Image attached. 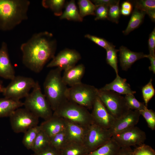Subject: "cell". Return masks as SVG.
I'll return each mask as SVG.
<instances>
[{
    "mask_svg": "<svg viewBox=\"0 0 155 155\" xmlns=\"http://www.w3.org/2000/svg\"><path fill=\"white\" fill-rule=\"evenodd\" d=\"M4 87L3 86L2 82L0 80V93H2Z\"/></svg>",
    "mask_w": 155,
    "mask_h": 155,
    "instance_id": "obj_47",
    "label": "cell"
},
{
    "mask_svg": "<svg viewBox=\"0 0 155 155\" xmlns=\"http://www.w3.org/2000/svg\"><path fill=\"white\" fill-rule=\"evenodd\" d=\"M112 137L121 148L139 146L144 144L146 138L145 132L136 126L117 133Z\"/></svg>",
    "mask_w": 155,
    "mask_h": 155,
    "instance_id": "obj_11",
    "label": "cell"
},
{
    "mask_svg": "<svg viewBox=\"0 0 155 155\" xmlns=\"http://www.w3.org/2000/svg\"><path fill=\"white\" fill-rule=\"evenodd\" d=\"M117 1L118 0H94L91 1L96 7L103 6L109 7L115 4Z\"/></svg>",
    "mask_w": 155,
    "mask_h": 155,
    "instance_id": "obj_42",
    "label": "cell"
},
{
    "mask_svg": "<svg viewBox=\"0 0 155 155\" xmlns=\"http://www.w3.org/2000/svg\"><path fill=\"white\" fill-rule=\"evenodd\" d=\"M65 131L68 142L84 144L87 128L65 120Z\"/></svg>",
    "mask_w": 155,
    "mask_h": 155,
    "instance_id": "obj_16",
    "label": "cell"
},
{
    "mask_svg": "<svg viewBox=\"0 0 155 155\" xmlns=\"http://www.w3.org/2000/svg\"><path fill=\"white\" fill-rule=\"evenodd\" d=\"M10 125L15 133H24L38 125L39 118L25 108H19L9 116Z\"/></svg>",
    "mask_w": 155,
    "mask_h": 155,
    "instance_id": "obj_9",
    "label": "cell"
},
{
    "mask_svg": "<svg viewBox=\"0 0 155 155\" xmlns=\"http://www.w3.org/2000/svg\"><path fill=\"white\" fill-rule=\"evenodd\" d=\"M132 151L131 147L121 148L117 155H131Z\"/></svg>",
    "mask_w": 155,
    "mask_h": 155,
    "instance_id": "obj_43",
    "label": "cell"
},
{
    "mask_svg": "<svg viewBox=\"0 0 155 155\" xmlns=\"http://www.w3.org/2000/svg\"><path fill=\"white\" fill-rule=\"evenodd\" d=\"M141 115L145 119L148 127L151 130L155 129V112L152 109H149L147 107L139 111Z\"/></svg>",
    "mask_w": 155,
    "mask_h": 155,
    "instance_id": "obj_35",
    "label": "cell"
},
{
    "mask_svg": "<svg viewBox=\"0 0 155 155\" xmlns=\"http://www.w3.org/2000/svg\"><path fill=\"white\" fill-rule=\"evenodd\" d=\"M146 13L135 8L126 29L123 32L125 35H127L132 31L138 28L144 18Z\"/></svg>",
    "mask_w": 155,
    "mask_h": 155,
    "instance_id": "obj_24",
    "label": "cell"
},
{
    "mask_svg": "<svg viewBox=\"0 0 155 155\" xmlns=\"http://www.w3.org/2000/svg\"><path fill=\"white\" fill-rule=\"evenodd\" d=\"M61 155H86L88 153L84 144L68 143L61 150Z\"/></svg>",
    "mask_w": 155,
    "mask_h": 155,
    "instance_id": "obj_25",
    "label": "cell"
},
{
    "mask_svg": "<svg viewBox=\"0 0 155 155\" xmlns=\"http://www.w3.org/2000/svg\"><path fill=\"white\" fill-rule=\"evenodd\" d=\"M61 20L81 22L83 18L81 17L74 0L70 1L66 4L64 12L60 17Z\"/></svg>",
    "mask_w": 155,
    "mask_h": 155,
    "instance_id": "obj_23",
    "label": "cell"
},
{
    "mask_svg": "<svg viewBox=\"0 0 155 155\" xmlns=\"http://www.w3.org/2000/svg\"><path fill=\"white\" fill-rule=\"evenodd\" d=\"M121 8L132 11L133 6L132 3L129 1H125L123 2L121 4Z\"/></svg>",
    "mask_w": 155,
    "mask_h": 155,
    "instance_id": "obj_45",
    "label": "cell"
},
{
    "mask_svg": "<svg viewBox=\"0 0 155 155\" xmlns=\"http://www.w3.org/2000/svg\"><path fill=\"white\" fill-rule=\"evenodd\" d=\"M84 37L93 41L99 46L104 48L106 50L113 45L103 38L90 34L85 35Z\"/></svg>",
    "mask_w": 155,
    "mask_h": 155,
    "instance_id": "obj_38",
    "label": "cell"
},
{
    "mask_svg": "<svg viewBox=\"0 0 155 155\" xmlns=\"http://www.w3.org/2000/svg\"><path fill=\"white\" fill-rule=\"evenodd\" d=\"M79 12L82 18L87 16H95V11L96 6L89 0H79L78 2Z\"/></svg>",
    "mask_w": 155,
    "mask_h": 155,
    "instance_id": "obj_29",
    "label": "cell"
},
{
    "mask_svg": "<svg viewBox=\"0 0 155 155\" xmlns=\"http://www.w3.org/2000/svg\"><path fill=\"white\" fill-rule=\"evenodd\" d=\"M62 71L57 67L51 70L43 83L44 94L53 111L67 100L68 88L62 80Z\"/></svg>",
    "mask_w": 155,
    "mask_h": 155,
    "instance_id": "obj_3",
    "label": "cell"
},
{
    "mask_svg": "<svg viewBox=\"0 0 155 155\" xmlns=\"http://www.w3.org/2000/svg\"><path fill=\"white\" fill-rule=\"evenodd\" d=\"M121 148L112 137L105 144L86 155H117Z\"/></svg>",
    "mask_w": 155,
    "mask_h": 155,
    "instance_id": "obj_22",
    "label": "cell"
},
{
    "mask_svg": "<svg viewBox=\"0 0 155 155\" xmlns=\"http://www.w3.org/2000/svg\"><path fill=\"white\" fill-rule=\"evenodd\" d=\"M25 98L23 102L25 108L39 118L46 120L53 116V111L38 82L31 92Z\"/></svg>",
    "mask_w": 155,
    "mask_h": 155,
    "instance_id": "obj_5",
    "label": "cell"
},
{
    "mask_svg": "<svg viewBox=\"0 0 155 155\" xmlns=\"http://www.w3.org/2000/svg\"><path fill=\"white\" fill-rule=\"evenodd\" d=\"M33 155H61V154L60 150L50 146L40 152L34 153Z\"/></svg>",
    "mask_w": 155,
    "mask_h": 155,
    "instance_id": "obj_41",
    "label": "cell"
},
{
    "mask_svg": "<svg viewBox=\"0 0 155 155\" xmlns=\"http://www.w3.org/2000/svg\"><path fill=\"white\" fill-rule=\"evenodd\" d=\"M65 2L64 0H43L42 4L44 7L51 9L55 15L60 17L63 13Z\"/></svg>",
    "mask_w": 155,
    "mask_h": 155,
    "instance_id": "obj_28",
    "label": "cell"
},
{
    "mask_svg": "<svg viewBox=\"0 0 155 155\" xmlns=\"http://www.w3.org/2000/svg\"><path fill=\"white\" fill-rule=\"evenodd\" d=\"M50 146V138L41 130L36 137L32 150L34 153H37Z\"/></svg>",
    "mask_w": 155,
    "mask_h": 155,
    "instance_id": "obj_27",
    "label": "cell"
},
{
    "mask_svg": "<svg viewBox=\"0 0 155 155\" xmlns=\"http://www.w3.org/2000/svg\"><path fill=\"white\" fill-rule=\"evenodd\" d=\"M100 89L112 91L121 95L134 94L136 92L131 89L129 84L127 82L126 79L121 78L119 75H116L115 78L111 82L106 84Z\"/></svg>",
    "mask_w": 155,
    "mask_h": 155,
    "instance_id": "obj_20",
    "label": "cell"
},
{
    "mask_svg": "<svg viewBox=\"0 0 155 155\" xmlns=\"http://www.w3.org/2000/svg\"><path fill=\"white\" fill-rule=\"evenodd\" d=\"M81 58L80 53L76 50L65 49L55 56L46 67H56L64 71L75 65Z\"/></svg>",
    "mask_w": 155,
    "mask_h": 155,
    "instance_id": "obj_12",
    "label": "cell"
},
{
    "mask_svg": "<svg viewBox=\"0 0 155 155\" xmlns=\"http://www.w3.org/2000/svg\"><path fill=\"white\" fill-rule=\"evenodd\" d=\"M15 76V69L9 59L7 44L3 42L0 48V77L11 80Z\"/></svg>",
    "mask_w": 155,
    "mask_h": 155,
    "instance_id": "obj_15",
    "label": "cell"
},
{
    "mask_svg": "<svg viewBox=\"0 0 155 155\" xmlns=\"http://www.w3.org/2000/svg\"><path fill=\"white\" fill-rule=\"evenodd\" d=\"M92 109L91 113L94 123L106 129L113 127L116 120L108 112L98 96Z\"/></svg>",
    "mask_w": 155,
    "mask_h": 155,
    "instance_id": "obj_13",
    "label": "cell"
},
{
    "mask_svg": "<svg viewBox=\"0 0 155 155\" xmlns=\"http://www.w3.org/2000/svg\"><path fill=\"white\" fill-rule=\"evenodd\" d=\"M131 155H155V151L150 146L144 143L132 150Z\"/></svg>",
    "mask_w": 155,
    "mask_h": 155,
    "instance_id": "obj_37",
    "label": "cell"
},
{
    "mask_svg": "<svg viewBox=\"0 0 155 155\" xmlns=\"http://www.w3.org/2000/svg\"><path fill=\"white\" fill-rule=\"evenodd\" d=\"M40 125H37L28 130L24 133L22 143L28 149L32 150L36 137L41 131Z\"/></svg>",
    "mask_w": 155,
    "mask_h": 155,
    "instance_id": "obj_26",
    "label": "cell"
},
{
    "mask_svg": "<svg viewBox=\"0 0 155 155\" xmlns=\"http://www.w3.org/2000/svg\"><path fill=\"white\" fill-rule=\"evenodd\" d=\"M40 126L41 130L50 138L65 129V121L64 119L53 115Z\"/></svg>",
    "mask_w": 155,
    "mask_h": 155,
    "instance_id": "obj_17",
    "label": "cell"
},
{
    "mask_svg": "<svg viewBox=\"0 0 155 155\" xmlns=\"http://www.w3.org/2000/svg\"><path fill=\"white\" fill-rule=\"evenodd\" d=\"M85 68L82 64H79L64 71L62 80L67 86L71 87L82 83Z\"/></svg>",
    "mask_w": 155,
    "mask_h": 155,
    "instance_id": "obj_19",
    "label": "cell"
},
{
    "mask_svg": "<svg viewBox=\"0 0 155 155\" xmlns=\"http://www.w3.org/2000/svg\"><path fill=\"white\" fill-rule=\"evenodd\" d=\"M36 82L30 77L16 76L9 84L4 87L2 93L5 97L20 100L28 96Z\"/></svg>",
    "mask_w": 155,
    "mask_h": 155,
    "instance_id": "obj_8",
    "label": "cell"
},
{
    "mask_svg": "<svg viewBox=\"0 0 155 155\" xmlns=\"http://www.w3.org/2000/svg\"><path fill=\"white\" fill-rule=\"evenodd\" d=\"M115 46L113 45L106 50V60L107 63L114 69L116 75H119L117 53L119 50L115 49Z\"/></svg>",
    "mask_w": 155,
    "mask_h": 155,
    "instance_id": "obj_31",
    "label": "cell"
},
{
    "mask_svg": "<svg viewBox=\"0 0 155 155\" xmlns=\"http://www.w3.org/2000/svg\"><path fill=\"white\" fill-rule=\"evenodd\" d=\"M152 80L151 79L149 82L143 87L142 92L144 103L147 106L149 102L154 96L155 90L152 84Z\"/></svg>",
    "mask_w": 155,
    "mask_h": 155,
    "instance_id": "obj_34",
    "label": "cell"
},
{
    "mask_svg": "<svg viewBox=\"0 0 155 155\" xmlns=\"http://www.w3.org/2000/svg\"><path fill=\"white\" fill-rule=\"evenodd\" d=\"M120 62L123 70L127 71L136 61L145 58L146 54L142 52L132 51L124 46L119 48Z\"/></svg>",
    "mask_w": 155,
    "mask_h": 155,
    "instance_id": "obj_18",
    "label": "cell"
},
{
    "mask_svg": "<svg viewBox=\"0 0 155 155\" xmlns=\"http://www.w3.org/2000/svg\"><path fill=\"white\" fill-rule=\"evenodd\" d=\"M28 0H0V30H12L28 18Z\"/></svg>",
    "mask_w": 155,
    "mask_h": 155,
    "instance_id": "obj_2",
    "label": "cell"
},
{
    "mask_svg": "<svg viewBox=\"0 0 155 155\" xmlns=\"http://www.w3.org/2000/svg\"><path fill=\"white\" fill-rule=\"evenodd\" d=\"M98 89L94 86L82 82L68 88L67 99L87 109H92L98 96Z\"/></svg>",
    "mask_w": 155,
    "mask_h": 155,
    "instance_id": "obj_7",
    "label": "cell"
},
{
    "mask_svg": "<svg viewBox=\"0 0 155 155\" xmlns=\"http://www.w3.org/2000/svg\"><path fill=\"white\" fill-rule=\"evenodd\" d=\"M24 106L20 100L6 97L0 98V117H9L17 109Z\"/></svg>",
    "mask_w": 155,
    "mask_h": 155,
    "instance_id": "obj_21",
    "label": "cell"
},
{
    "mask_svg": "<svg viewBox=\"0 0 155 155\" xmlns=\"http://www.w3.org/2000/svg\"><path fill=\"white\" fill-rule=\"evenodd\" d=\"M98 96L108 112L116 120L126 115L130 110L125 97L114 92L98 89Z\"/></svg>",
    "mask_w": 155,
    "mask_h": 155,
    "instance_id": "obj_6",
    "label": "cell"
},
{
    "mask_svg": "<svg viewBox=\"0 0 155 155\" xmlns=\"http://www.w3.org/2000/svg\"><path fill=\"white\" fill-rule=\"evenodd\" d=\"M109 7L103 6L96 7L95 11V20L107 19Z\"/></svg>",
    "mask_w": 155,
    "mask_h": 155,
    "instance_id": "obj_39",
    "label": "cell"
},
{
    "mask_svg": "<svg viewBox=\"0 0 155 155\" xmlns=\"http://www.w3.org/2000/svg\"><path fill=\"white\" fill-rule=\"evenodd\" d=\"M131 11L129 10L121 8L120 9L121 14L125 16H128L129 15Z\"/></svg>",
    "mask_w": 155,
    "mask_h": 155,
    "instance_id": "obj_46",
    "label": "cell"
},
{
    "mask_svg": "<svg viewBox=\"0 0 155 155\" xmlns=\"http://www.w3.org/2000/svg\"><path fill=\"white\" fill-rule=\"evenodd\" d=\"M148 45L149 51V55L155 57V29H153L149 35L148 40Z\"/></svg>",
    "mask_w": 155,
    "mask_h": 155,
    "instance_id": "obj_40",
    "label": "cell"
},
{
    "mask_svg": "<svg viewBox=\"0 0 155 155\" xmlns=\"http://www.w3.org/2000/svg\"><path fill=\"white\" fill-rule=\"evenodd\" d=\"M135 8L144 12L148 15L150 12L155 11V0H140L132 1Z\"/></svg>",
    "mask_w": 155,
    "mask_h": 155,
    "instance_id": "obj_32",
    "label": "cell"
},
{
    "mask_svg": "<svg viewBox=\"0 0 155 155\" xmlns=\"http://www.w3.org/2000/svg\"><path fill=\"white\" fill-rule=\"evenodd\" d=\"M140 115L139 111L130 109L126 115L116 120L113 127L109 130L112 137L117 133L135 126Z\"/></svg>",
    "mask_w": 155,
    "mask_h": 155,
    "instance_id": "obj_14",
    "label": "cell"
},
{
    "mask_svg": "<svg viewBox=\"0 0 155 155\" xmlns=\"http://www.w3.org/2000/svg\"><path fill=\"white\" fill-rule=\"evenodd\" d=\"M145 57L148 58L150 61V66L149 67V70L155 73V57H152L149 55H146Z\"/></svg>",
    "mask_w": 155,
    "mask_h": 155,
    "instance_id": "obj_44",
    "label": "cell"
},
{
    "mask_svg": "<svg viewBox=\"0 0 155 155\" xmlns=\"http://www.w3.org/2000/svg\"><path fill=\"white\" fill-rule=\"evenodd\" d=\"M68 143L65 130L50 138V146L60 151Z\"/></svg>",
    "mask_w": 155,
    "mask_h": 155,
    "instance_id": "obj_30",
    "label": "cell"
},
{
    "mask_svg": "<svg viewBox=\"0 0 155 155\" xmlns=\"http://www.w3.org/2000/svg\"><path fill=\"white\" fill-rule=\"evenodd\" d=\"M112 137L109 130L94 123L87 129L84 144L89 153L105 144Z\"/></svg>",
    "mask_w": 155,
    "mask_h": 155,
    "instance_id": "obj_10",
    "label": "cell"
},
{
    "mask_svg": "<svg viewBox=\"0 0 155 155\" xmlns=\"http://www.w3.org/2000/svg\"><path fill=\"white\" fill-rule=\"evenodd\" d=\"M127 104L130 109L140 111L147 107L144 102L138 101L133 94L126 95L124 97Z\"/></svg>",
    "mask_w": 155,
    "mask_h": 155,
    "instance_id": "obj_33",
    "label": "cell"
},
{
    "mask_svg": "<svg viewBox=\"0 0 155 155\" xmlns=\"http://www.w3.org/2000/svg\"><path fill=\"white\" fill-rule=\"evenodd\" d=\"M53 115L86 128L94 123L91 113L88 109L68 99L53 111Z\"/></svg>",
    "mask_w": 155,
    "mask_h": 155,
    "instance_id": "obj_4",
    "label": "cell"
},
{
    "mask_svg": "<svg viewBox=\"0 0 155 155\" xmlns=\"http://www.w3.org/2000/svg\"><path fill=\"white\" fill-rule=\"evenodd\" d=\"M119 0L117 3L109 7L108 20L113 22L117 24L120 15V9L119 3Z\"/></svg>",
    "mask_w": 155,
    "mask_h": 155,
    "instance_id": "obj_36",
    "label": "cell"
},
{
    "mask_svg": "<svg viewBox=\"0 0 155 155\" xmlns=\"http://www.w3.org/2000/svg\"><path fill=\"white\" fill-rule=\"evenodd\" d=\"M57 47V41L52 33H35L20 46L22 63L31 71L39 73L54 57Z\"/></svg>",
    "mask_w": 155,
    "mask_h": 155,
    "instance_id": "obj_1",
    "label": "cell"
}]
</instances>
